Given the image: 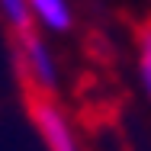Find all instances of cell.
I'll return each mask as SVG.
<instances>
[{
    "mask_svg": "<svg viewBox=\"0 0 151 151\" xmlns=\"http://www.w3.org/2000/svg\"><path fill=\"white\" fill-rule=\"evenodd\" d=\"M29 122L45 151H87L74 116L55 96H35L29 103Z\"/></svg>",
    "mask_w": 151,
    "mask_h": 151,
    "instance_id": "2",
    "label": "cell"
},
{
    "mask_svg": "<svg viewBox=\"0 0 151 151\" xmlns=\"http://www.w3.org/2000/svg\"><path fill=\"white\" fill-rule=\"evenodd\" d=\"M0 23L13 35H23L32 29L29 19V0H0Z\"/></svg>",
    "mask_w": 151,
    "mask_h": 151,
    "instance_id": "5",
    "label": "cell"
},
{
    "mask_svg": "<svg viewBox=\"0 0 151 151\" xmlns=\"http://www.w3.org/2000/svg\"><path fill=\"white\" fill-rule=\"evenodd\" d=\"M29 19H32V29L48 35V39L68 35L77 23L74 0H29Z\"/></svg>",
    "mask_w": 151,
    "mask_h": 151,
    "instance_id": "3",
    "label": "cell"
},
{
    "mask_svg": "<svg viewBox=\"0 0 151 151\" xmlns=\"http://www.w3.org/2000/svg\"><path fill=\"white\" fill-rule=\"evenodd\" d=\"M16 71L23 77V84L35 90V96H55L61 90L64 71H61V58L55 45L48 42V35L42 32H23L16 35Z\"/></svg>",
    "mask_w": 151,
    "mask_h": 151,
    "instance_id": "1",
    "label": "cell"
},
{
    "mask_svg": "<svg viewBox=\"0 0 151 151\" xmlns=\"http://www.w3.org/2000/svg\"><path fill=\"white\" fill-rule=\"evenodd\" d=\"M135 74H138V87L151 103V23L142 26L138 39H135Z\"/></svg>",
    "mask_w": 151,
    "mask_h": 151,
    "instance_id": "4",
    "label": "cell"
}]
</instances>
